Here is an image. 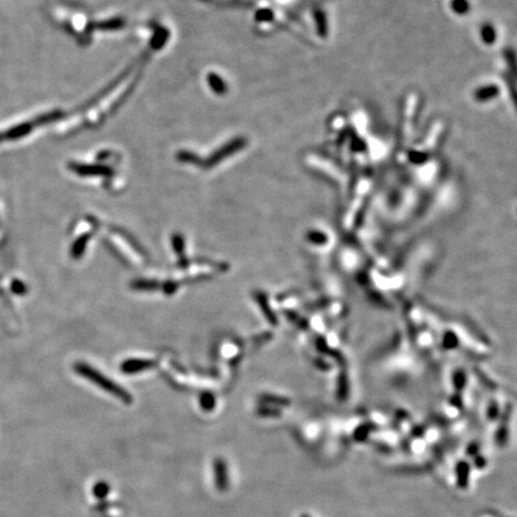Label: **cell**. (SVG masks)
I'll return each mask as SVG.
<instances>
[{
    "label": "cell",
    "instance_id": "obj_2",
    "mask_svg": "<svg viewBox=\"0 0 517 517\" xmlns=\"http://www.w3.org/2000/svg\"><path fill=\"white\" fill-rule=\"evenodd\" d=\"M30 130H31V124L24 123V124L17 125V126L11 127V129H8L6 133H5L4 136L7 139H11V140H14V139H19V138H22V136L27 135Z\"/></svg>",
    "mask_w": 517,
    "mask_h": 517
},
{
    "label": "cell",
    "instance_id": "obj_1",
    "mask_svg": "<svg viewBox=\"0 0 517 517\" xmlns=\"http://www.w3.org/2000/svg\"><path fill=\"white\" fill-rule=\"evenodd\" d=\"M455 475H456V485H457L458 489H467L469 484V475H470V467L469 464L464 461L457 463L455 469Z\"/></svg>",
    "mask_w": 517,
    "mask_h": 517
},
{
    "label": "cell",
    "instance_id": "obj_5",
    "mask_svg": "<svg viewBox=\"0 0 517 517\" xmlns=\"http://www.w3.org/2000/svg\"><path fill=\"white\" fill-rule=\"evenodd\" d=\"M96 487H97V489H100V490H96L95 491V493L97 496H104V495H107V493H108V485H107V484H98Z\"/></svg>",
    "mask_w": 517,
    "mask_h": 517
},
{
    "label": "cell",
    "instance_id": "obj_6",
    "mask_svg": "<svg viewBox=\"0 0 517 517\" xmlns=\"http://www.w3.org/2000/svg\"><path fill=\"white\" fill-rule=\"evenodd\" d=\"M4 138H5L4 134H2V133H0V143H1V141L4 140Z\"/></svg>",
    "mask_w": 517,
    "mask_h": 517
},
{
    "label": "cell",
    "instance_id": "obj_4",
    "mask_svg": "<svg viewBox=\"0 0 517 517\" xmlns=\"http://www.w3.org/2000/svg\"><path fill=\"white\" fill-rule=\"evenodd\" d=\"M452 6H454L455 11H457V12H463V11H466L468 4H467L466 0H455V1L452 2Z\"/></svg>",
    "mask_w": 517,
    "mask_h": 517
},
{
    "label": "cell",
    "instance_id": "obj_7",
    "mask_svg": "<svg viewBox=\"0 0 517 517\" xmlns=\"http://www.w3.org/2000/svg\"><path fill=\"white\" fill-rule=\"evenodd\" d=\"M301 517H312V516H310L309 514H302Z\"/></svg>",
    "mask_w": 517,
    "mask_h": 517
},
{
    "label": "cell",
    "instance_id": "obj_3",
    "mask_svg": "<svg viewBox=\"0 0 517 517\" xmlns=\"http://www.w3.org/2000/svg\"><path fill=\"white\" fill-rule=\"evenodd\" d=\"M216 480H217L218 487H220L222 490H224L226 487V485H228V479H226V467H225V464L222 462V461L218 462L216 466Z\"/></svg>",
    "mask_w": 517,
    "mask_h": 517
}]
</instances>
